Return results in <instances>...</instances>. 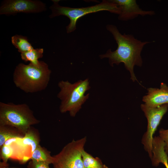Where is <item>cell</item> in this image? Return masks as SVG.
I'll return each instance as SVG.
<instances>
[{
	"mask_svg": "<svg viewBox=\"0 0 168 168\" xmlns=\"http://www.w3.org/2000/svg\"><path fill=\"white\" fill-rule=\"evenodd\" d=\"M7 168V167H5V168Z\"/></svg>",
	"mask_w": 168,
	"mask_h": 168,
	"instance_id": "cb8c5ba5",
	"label": "cell"
},
{
	"mask_svg": "<svg viewBox=\"0 0 168 168\" xmlns=\"http://www.w3.org/2000/svg\"><path fill=\"white\" fill-rule=\"evenodd\" d=\"M40 122L26 104L0 102V124L13 126L25 135L32 125Z\"/></svg>",
	"mask_w": 168,
	"mask_h": 168,
	"instance_id": "277c9868",
	"label": "cell"
},
{
	"mask_svg": "<svg viewBox=\"0 0 168 168\" xmlns=\"http://www.w3.org/2000/svg\"><path fill=\"white\" fill-rule=\"evenodd\" d=\"M14 152L15 149L12 145L4 144L0 148V157L2 160L0 162V168L6 167L8 159L13 158Z\"/></svg>",
	"mask_w": 168,
	"mask_h": 168,
	"instance_id": "ac0fdd59",
	"label": "cell"
},
{
	"mask_svg": "<svg viewBox=\"0 0 168 168\" xmlns=\"http://www.w3.org/2000/svg\"><path fill=\"white\" fill-rule=\"evenodd\" d=\"M40 141L39 134L38 131L31 126L22 138H20L16 143L20 146L31 147V154L39 145Z\"/></svg>",
	"mask_w": 168,
	"mask_h": 168,
	"instance_id": "7c38bea8",
	"label": "cell"
},
{
	"mask_svg": "<svg viewBox=\"0 0 168 168\" xmlns=\"http://www.w3.org/2000/svg\"><path fill=\"white\" fill-rule=\"evenodd\" d=\"M152 156L151 158L152 165L157 166L168 161V155L165 151V143L159 136L155 137L153 141Z\"/></svg>",
	"mask_w": 168,
	"mask_h": 168,
	"instance_id": "8fae6325",
	"label": "cell"
},
{
	"mask_svg": "<svg viewBox=\"0 0 168 168\" xmlns=\"http://www.w3.org/2000/svg\"><path fill=\"white\" fill-rule=\"evenodd\" d=\"M82 156L84 168H94L103 163L99 158L94 157L84 149L82 151Z\"/></svg>",
	"mask_w": 168,
	"mask_h": 168,
	"instance_id": "e0dca14e",
	"label": "cell"
},
{
	"mask_svg": "<svg viewBox=\"0 0 168 168\" xmlns=\"http://www.w3.org/2000/svg\"><path fill=\"white\" fill-rule=\"evenodd\" d=\"M58 86L60 90L57 95L61 101L60 112L68 111L71 116L74 117L89 97V94L84 95L90 88L88 79L80 80L72 84L68 81H61Z\"/></svg>",
	"mask_w": 168,
	"mask_h": 168,
	"instance_id": "3957f363",
	"label": "cell"
},
{
	"mask_svg": "<svg viewBox=\"0 0 168 168\" xmlns=\"http://www.w3.org/2000/svg\"><path fill=\"white\" fill-rule=\"evenodd\" d=\"M106 28L112 35L118 46L114 51L111 49H108L105 54L100 55V58H108L110 65L112 67L114 64L118 65L123 63L125 68L130 74L131 79L133 82H138L134 72V67L135 66H142L141 53L144 46L151 42L142 41L131 34H122L117 27L113 25H107Z\"/></svg>",
	"mask_w": 168,
	"mask_h": 168,
	"instance_id": "6da1fadb",
	"label": "cell"
},
{
	"mask_svg": "<svg viewBox=\"0 0 168 168\" xmlns=\"http://www.w3.org/2000/svg\"><path fill=\"white\" fill-rule=\"evenodd\" d=\"M86 137L66 145L58 154L53 156L54 168H84L82 152L86 142Z\"/></svg>",
	"mask_w": 168,
	"mask_h": 168,
	"instance_id": "8992f818",
	"label": "cell"
},
{
	"mask_svg": "<svg viewBox=\"0 0 168 168\" xmlns=\"http://www.w3.org/2000/svg\"><path fill=\"white\" fill-rule=\"evenodd\" d=\"M94 168H108V167L106 165L102 163L100 165Z\"/></svg>",
	"mask_w": 168,
	"mask_h": 168,
	"instance_id": "7402d4cb",
	"label": "cell"
},
{
	"mask_svg": "<svg viewBox=\"0 0 168 168\" xmlns=\"http://www.w3.org/2000/svg\"><path fill=\"white\" fill-rule=\"evenodd\" d=\"M45 4L41 1L31 0H8L0 8V14H13L19 12L37 13L44 11Z\"/></svg>",
	"mask_w": 168,
	"mask_h": 168,
	"instance_id": "ba28073f",
	"label": "cell"
},
{
	"mask_svg": "<svg viewBox=\"0 0 168 168\" xmlns=\"http://www.w3.org/2000/svg\"><path fill=\"white\" fill-rule=\"evenodd\" d=\"M159 136L165 143V151L168 155V129L161 128L159 131Z\"/></svg>",
	"mask_w": 168,
	"mask_h": 168,
	"instance_id": "ffe728a7",
	"label": "cell"
},
{
	"mask_svg": "<svg viewBox=\"0 0 168 168\" xmlns=\"http://www.w3.org/2000/svg\"><path fill=\"white\" fill-rule=\"evenodd\" d=\"M51 71L48 65L43 61L36 65L30 63H21L14 71L13 82L16 86L26 93L42 91L47 87Z\"/></svg>",
	"mask_w": 168,
	"mask_h": 168,
	"instance_id": "7a4b0ae2",
	"label": "cell"
},
{
	"mask_svg": "<svg viewBox=\"0 0 168 168\" xmlns=\"http://www.w3.org/2000/svg\"><path fill=\"white\" fill-rule=\"evenodd\" d=\"M12 43L21 53L30 51L34 48L28 41L27 37L16 35L12 37Z\"/></svg>",
	"mask_w": 168,
	"mask_h": 168,
	"instance_id": "2e32d148",
	"label": "cell"
},
{
	"mask_svg": "<svg viewBox=\"0 0 168 168\" xmlns=\"http://www.w3.org/2000/svg\"><path fill=\"white\" fill-rule=\"evenodd\" d=\"M164 165L165 166L166 168H168V161H166L163 163Z\"/></svg>",
	"mask_w": 168,
	"mask_h": 168,
	"instance_id": "603a6c76",
	"label": "cell"
},
{
	"mask_svg": "<svg viewBox=\"0 0 168 168\" xmlns=\"http://www.w3.org/2000/svg\"><path fill=\"white\" fill-rule=\"evenodd\" d=\"M53 4L50 8L51 13L49 16L50 18L60 15L67 17L70 19V23L66 27L67 33L74 31L76 28L77 20L84 16L91 13L106 11L111 13L119 15L120 13L119 8L117 5L111 0H103L100 3L95 5L80 8H72L60 6L59 0H52Z\"/></svg>",
	"mask_w": 168,
	"mask_h": 168,
	"instance_id": "5b68a950",
	"label": "cell"
},
{
	"mask_svg": "<svg viewBox=\"0 0 168 168\" xmlns=\"http://www.w3.org/2000/svg\"><path fill=\"white\" fill-rule=\"evenodd\" d=\"M148 92L144 96L142 100L145 105L152 107L156 108L165 104H168V86L161 83L160 88H149Z\"/></svg>",
	"mask_w": 168,
	"mask_h": 168,
	"instance_id": "30bf717a",
	"label": "cell"
},
{
	"mask_svg": "<svg viewBox=\"0 0 168 168\" xmlns=\"http://www.w3.org/2000/svg\"><path fill=\"white\" fill-rule=\"evenodd\" d=\"M19 138H13L7 140L4 144L7 145H11L14 143L16 142L19 139Z\"/></svg>",
	"mask_w": 168,
	"mask_h": 168,
	"instance_id": "44dd1931",
	"label": "cell"
},
{
	"mask_svg": "<svg viewBox=\"0 0 168 168\" xmlns=\"http://www.w3.org/2000/svg\"><path fill=\"white\" fill-rule=\"evenodd\" d=\"M140 107L147 121V130L143 136L142 143L151 159L152 156L153 135L163 116L168 110V104L152 108L143 104L141 105Z\"/></svg>",
	"mask_w": 168,
	"mask_h": 168,
	"instance_id": "52a82bcc",
	"label": "cell"
},
{
	"mask_svg": "<svg viewBox=\"0 0 168 168\" xmlns=\"http://www.w3.org/2000/svg\"><path fill=\"white\" fill-rule=\"evenodd\" d=\"M44 49L42 48L33 49L27 52L21 53V57L25 62H30L33 64L38 65L40 61L38 59L43 57Z\"/></svg>",
	"mask_w": 168,
	"mask_h": 168,
	"instance_id": "9a60e30c",
	"label": "cell"
},
{
	"mask_svg": "<svg viewBox=\"0 0 168 168\" xmlns=\"http://www.w3.org/2000/svg\"><path fill=\"white\" fill-rule=\"evenodd\" d=\"M24 135V134L13 126L0 124V148L7 140L13 138H22Z\"/></svg>",
	"mask_w": 168,
	"mask_h": 168,
	"instance_id": "4fadbf2b",
	"label": "cell"
},
{
	"mask_svg": "<svg viewBox=\"0 0 168 168\" xmlns=\"http://www.w3.org/2000/svg\"><path fill=\"white\" fill-rule=\"evenodd\" d=\"M49 164L43 162L31 160L28 163L27 168H50Z\"/></svg>",
	"mask_w": 168,
	"mask_h": 168,
	"instance_id": "d6986e66",
	"label": "cell"
},
{
	"mask_svg": "<svg viewBox=\"0 0 168 168\" xmlns=\"http://www.w3.org/2000/svg\"><path fill=\"white\" fill-rule=\"evenodd\" d=\"M116 4L120 10L118 15L119 20L127 21L139 16H152L155 14L153 11H145L140 8L135 0H111Z\"/></svg>",
	"mask_w": 168,
	"mask_h": 168,
	"instance_id": "9c48e42d",
	"label": "cell"
},
{
	"mask_svg": "<svg viewBox=\"0 0 168 168\" xmlns=\"http://www.w3.org/2000/svg\"><path fill=\"white\" fill-rule=\"evenodd\" d=\"M31 159L32 160L45 162L50 164H52L54 157L51 155L50 152L39 145L32 153Z\"/></svg>",
	"mask_w": 168,
	"mask_h": 168,
	"instance_id": "5bb4252c",
	"label": "cell"
}]
</instances>
